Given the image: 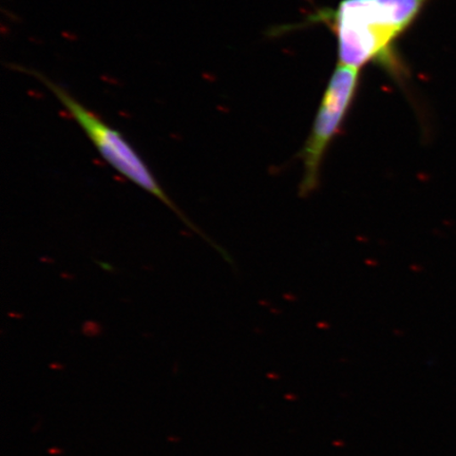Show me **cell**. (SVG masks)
I'll return each mask as SVG.
<instances>
[{"label":"cell","mask_w":456,"mask_h":456,"mask_svg":"<svg viewBox=\"0 0 456 456\" xmlns=\"http://www.w3.org/2000/svg\"><path fill=\"white\" fill-rule=\"evenodd\" d=\"M431 0H342L314 20L330 28L338 42V64L362 68L395 64L398 39L411 28Z\"/></svg>","instance_id":"1"},{"label":"cell","mask_w":456,"mask_h":456,"mask_svg":"<svg viewBox=\"0 0 456 456\" xmlns=\"http://www.w3.org/2000/svg\"><path fill=\"white\" fill-rule=\"evenodd\" d=\"M15 68L28 73V76L36 77L38 82H41L55 96L56 100L61 102L67 112H69L74 121L82 128L85 134L88 136V139L93 142L101 157L114 170H117L125 179L129 180L131 183L140 187L142 191L150 192L151 195L167 205L187 226H190L192 231L198 232L205 240L212 243L216 249L220 250L171 201L167 193L159 184L156 176L152 175L150 167H147L144 159L140 157L139 153L136 152L134 148L130 145V142L125 139V136L118 130L108 125L98 114L88 110L81 102L74 98L69 91L53 81V79H50L47 76H45L42 72L28 69L25 67L16 66Z\"/></svg>","instance_id":"2"},{"label":"cell","mask_w":456,"mask_h":456,"mask_svg":"<svg viewBox=\"0 0 456 456\" xmlns=\"http://www.w3.org/2000/svg\"><path fill=\"white\" fill-rule=\"evenodd\" d=\"M361 70L338 64L322 95L309 136L299 152L304 175L299 195L310 196L322 181L324 159L330 145L344 127L347 114L355 101Z\"/></svg>","instance_id":"3"}]
</instances>
